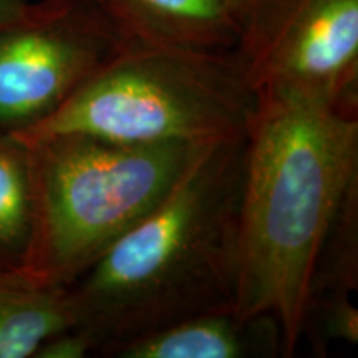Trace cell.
<instances>
[{"label": "cell", "instance_id": "obj_1", "mask_svg": "<svg viewBox=\"0 0 358 358\" xmlns=\"http://www.w3.org/2000/svg\"><path fill=\"white\" fill-rule=\"evenodd\" d=\"M245 136L203 150L171 192L66 287L96 355L198 313L234 307Z\"/></svg>", "mask_w": 358, "mask_h": 358}, {"label": "cell", "instance_id": "obj_12", "mask_svg": "<svg viewBox=\"0 0 358 358\" xmlns=\"http://www.w3.org/2000/svg\"><path fill=\"white\" fill-rule=\"evenodd\" d=\"M93 353L95 348L87 334L70 327L45 340L35 352L34 358H83Z\"/></svg>", "mask_w": 358, "mask_h": 358}, {"label": "cell", "instance_id": "obj_9", "mask_svg": "<svg viewBox=\"0 0 358 358\" xmlns=\"http://www.w3.org/2000/svg\"><path fill=\"white\" fill-rule=\"evenodd\" d=\"M70 327L66 287L22 268L0 271V358H34L45 340Z\"/></svg>", "mask_w": 358, "mask_h": 358}, {"label": "cell", "instance_id": "obj_13", "mask_svg": "<svg viewBox=\"0 0 358 358\" xmlns=\"http://www.w3.org/2000/svg\"><path fill=\"white\" fill-rule=\"evenodd\" d=\"M38 3L40 0H0V27L25 19Z\"/></svg>", "mask_w": 358, "mask_h": 358}, {"label": "cell", "instance_id": "obj_3", "mask_svg": "<svg viewBox=\"0 0 358 358\" xmlns=\"http://www.w3.org/2000/svg\"><path fill=\"white\" fill-rule=\"evenodd\" d=\"M25 145L34 213L22 271L69 287L166 198L211 143L128 145L58 134Z\"/></svg>", "mask_w": 358, "mask_h": 358}, {"label": "cell", "instance_id": "obj_4", "mask_svg": "<svg viewBox=\"0 0 358 358\" xmlns=\"http://www.w3.org/2000/svg\"><path fill=\"white\" fill-rule=\"evenodd\" d=\"M257 105L244 62L128 40L48 118L12 134L24 143L58 134L128 145L227 141L248 136Z\"/></svg>", "mask_w": 358, "mask_h": 358}, {"label": "cell", "instance_id": "obj_6", "mask_svg": "<svg viewBox=\"0 0 358 358\" xmlns=\"http://www.w3.org/2000/svg\"><path fill=\"white\" fill-rule=\"evenodd\" d=\"M249 77L257 93L358 118V0H297Z\"/></svg>", "mask_w": 358, "mask_h": 358}, {"label": "cell", "instance_id": "obj_11", "mask_svg": "<svg viewBox=\"0 0 358 358\" xmlns=\"http://www.w3.org/2000/svg\"><path fill=\"white\" fill-rule=\"evenodd\" d=\"M32 213L29 148L12 133L0 131V271L22 268Z\"/></svg>", "mask_w": 358, "mask_h": 358}, {"label": "cell", "instance_id": "obj_2", "mask_svg": "<svg viewBox=\"0 0 358 358\" xmlns=\"http://www.w3.org/2000/svg\"><path fill=\"white\" fill-rule=\"evenodd\" d=\"M257 96L245 136L234 310L275 315L284 357H294L317 254L358 179V118L274 93Z\"/></svg>", "mask_w": 358, "mask_h": 358}, {"label": "cell", "instance_id": "obj_10", "mask_svg": "<svg viewBox=\"0 0 358 358\" xmlns=\"http://www.w3.org/2000/svg\"><path fill=\"white\" fill-rule=\"evenodd\" d=\"M358 289V179L343 196L324 237L308 284V308L353 301Z\"/></svg>", "mask_w": 358, "mask_h": 358}, {"label": "cell", "instance_id": "obj_7", "mask_svg": "<svg viewBox=\"0 0 358 358\" xmlns=\"http://www.w3.org/2000/svg\"><path fill=\"white\" fill-rule=\"evenodd\" d=\"M128 40L250 66L297 0H93Z\"/></svg>", "mask_w": 358, "mask_h": 358}, {"label": "cell", "instance_id": "obj_8", "mask_svg": "<svg viewBox=\"0 0 358 358\" xmlns=\"http://www.w3.org/2000/svg\"><path fill=\"white\" fill-rule=\"evenodd\" d=\"M108 358H274L284 357V337L272 313L243 315L234 307L187 317L115 343Z\"/></svg>", "mask_w": 358, "mask_h": 358}, {"label": "cell", "instance_id": "obj_5", "mask_svg": "<svg viewBox=\"0 0 358 358\" xmlns=\"http://www.w3.org/2000/svg\"><path fill=\"white\" fill-rule=\"evenodd\" d=\"M127 42L93 0H40L0 27V131L43 122Z\"/></svg>", "mask_w": 358, "mask_h": 358}]
</instances>
